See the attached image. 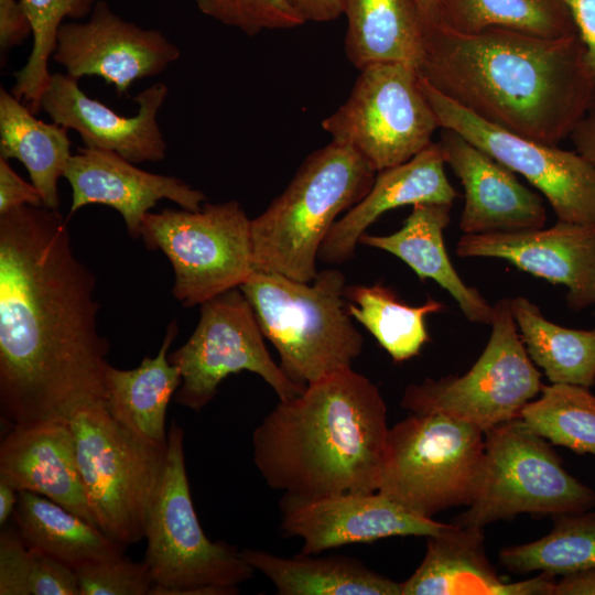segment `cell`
<instances>
[{
    "label": "cell",
    "mask_w": 595,
    "mask_h": 595,
    "mask_svg": "<svg viewBox=\"0 0 595 595\" xmlns=\"http://www.w3.org/2000/svg\"><path fill=\"white\" fill-rule=\"evenodd\" d=\"M95 289L57 209L0 215V409L11 425L68 422L104 401L109 343Z\"/></svg>",
    "instance_id": "6da1fadb"
},
{
    "label": "cell",
    "mask_w": 595,
    "mask_h": 595,
    "mask_svg": "<svg viewBox=\"0 0 595 595\" xmlns=\"http://www.w3.org/2000/svg\"><path fill=\"white\" fill-rule=\"evenodd\" d=\"M578 34L550 40L493 28L459 33L439 25L425 35L420 76L483 120L559 145L595 96Z\"/></svg>",
    "instance_id": "7a4b0ae2"
},
{
    "label": "cell",
    "mask_w": 595,
    "mask_h": 595,
    "mask_svg": "<svg viewBox=\"0 0 595 595\" xmlns=\"http://www.w3.org/2000/svg\"><path fill=\"white\" fill-rule=\"evenodd\" d=\"M388 432L378 387L348 368L279 400L253 430V463L270 488L288 495L372 493Z\"/></svg>",
    "instance_id": "3957f363"
},
{
    "label": "cell",
    "mask_w": 595,
    "mask_h": 595,
    "mask_svg": "<svg viewBox=\"0 0 595 595\" xmlns=\"http://www.w3.org/2000/svg\"><path fill=\"white\" fill-rule=\"evenodd\" d=\"M376 174L355 150L335 141L309 154L284 191L250 220L253 270L312 282L327 232L366 196Z\"/></svg>",
    "instance_id": "277c9868"
},
{
    "label": "cell",
    "mask_w": 595,
    "mask_h": 595,
    "mask_svg": "<svg viewBox=\"0 0 595 595\" xmlns=\"http://www.w3.org/2000/svg\"><path fill=\"white\" fill-rule=\"evenodd\" d=\"M345 288L338 269L318 271L312 282L253 271L240 286L294 383L306 387L351 368L360 355L364 338L348 313Z\"/></svg>",
    "instance_id": "5b68a950"
},
{
    "label": "cell",
    "mask_w": 595,
    "mask_h": 595,
    "mask_svg": "<svg viewBox=\"0 0 595 595\" xmlns=\"http://www.w3.org/2000/svg\"><path fill=\"white\" fill-rule=\"evenodd\" d=\"M486 476L483 430L442 413H412L389 428L377 491L432 518L470 506Z\"/></svg>",
    "instance_id": "8992f818"
},
{
    "label": "cell",
    "mask_w": 595,
    "mask_h": 595,
    "mask_svg": "<svg viewBox=\"0 0 595 595\" xmlns=\"http://www.w3.org/2000/svg\"><path fill=\"white\" fill-rule=\"evenodd\" d=\"M144 539L143 561L153 581L149 595H235L256 572L235 547L204 533L186 474L184 433L175 422Z\"/></svg>",
    "instance_id": "52a82bcc"
},
{
    "label": "cell",
    "mask_w": 595,
    "mask_h": 595,
    "mask_svg": "<svg viewBox=\"0 0 595 595\" xmlns=\"http://www.w3.org/2000/svg\"><path fill=\"white\" fill-rule=\"evenodd\" d=\"M95 521L121 545L139 542L166 462L167 444L144 440L96 401L68 419Z\"/></svg>",
    "instance_id": "ba28073f"
},
{
    "label": "cell",
    "mask_w": 595,
    "mask_h": 595,
    "mask_svg": "<svg viewBox=\"0 0 595 595\" xmlns=\"http://www.w3.org/2000/svg\"><path fill=\"white\" fill-rule=\"evenodd\" d=\"M484 435V488L453 524L484 529L520 513L553 517L595 508V491L569 474L551 443L520 418L493 426Z\"/></svg>",
    "instance_id": "9c48e42d"
},
{
    "label": "cell",
    "mask_w": 595,
    "mask_h": 595,
    "mask_svg": "<svg viewBox=\"0 0 595 595\" xmlns=\"http://www.w3.org/2000/svg\"><path fill=\"white\" fill-rule=\"evenodd\" d=\"M250 218L237 201L205 203L199 210L166 208L145 215L140 237L160 250L174 271V298L201 305L251 275Z\"/></svg>",
    "instance_id": "30bf717a"
},
{
    "label": "cell",
    "mask_w": 595,
    "mask_h": 595,
    "mask_svg": "<svg viewBox=\"0 0 595 595\" xmlns=\"http://www.w3.org/2000/svg\"><path fill=\"white\" fill-rule=\"evenodd\" d=\"M490 326L486 347L466 374L412 383L400 405L411 413H442L484 432L519 418L541 392V372L527 353L509 298L493 305Z\"/></svg>",
    "instance_id": "8fae6325"
},
{
    "label": "cell",
    "mask_w": 595,
    "mask_h": 595,
    "mask_svg": "<svg viewBox=\"0 0 595 595\" xmlns=\"http://www.w3.org/2000/svg\"><path fill=\"white\" fill-rule=\"evenodd\" d=\"M359 72L345 102L322 121L332 141L355 150L377 172L433 142L441 127L414 67L387 63Z\"/></svg>",
    "instance_id": "7c38bea8"
},
{
    "label": "cell",
    "mask_w": 595,
    "mask_h": 595,
    "mask_svg": "<svg viewBox=\"0 0 595 595\" xmlns=\"http://www.w3.org/2000/svg\"><path fill=\"white\" fill-rule=\"evenodd\" d=\"M182 382L175 402L201 411L231 374L250 371L261 377L286 400L305 387L290 380L270 356L256 314L240 288L231 289L199 305L198 323L186 343L169 355Z\"/></svg>",
    "instance_id": "4fadbf2b"
},
{
    "label": "cell",
    "mask_w": 595,
    "mask_h": 595,
    "mask_svg": "<svg viewBox=\"0 0 595 595\" xmlns=\"http://www.w3.org/2000/svg\"><path fill=\"white\" fill-rule=\"evenodd\" d=\"M441 129H450L523 176L549 202L558 220L595 225V165L576 151L513 133L469 112L420 76Z\"/></svg>",
    "instance_id": "5bb4252c"
},
{
    "label": "cell",
    "mask_w": 595,
    "mask_h": 595,
    "mask_svg": "<svg viewBox=\"0 0 595 595\" xmlns=\"http://www.w3.org/2000/svg\"><path fill=\"white\" fill-rule=\"evenodd\" d=\"M180 56L163 32L125 20L101 0L85 22L62 24L52 58L68 76L102 78L121 97L136 80L162 74Z\"/></svg>",
    "instance_id": "9a60e30c"
},
{
    "label": "cell",
    "mask_w": 595,
    "mask_h": 595,
    "mask_svg": "<svg viewBox=\"0 0 595 595\" xmlns=\"http://www.w3.org/2000/svg\"><path fill=\"white\" fill-rule=\"evenodd\" d=\"M280 510L284 536L301 539L302 553L313 555L391 537L437 536L451 524L418 515L378 491L318 498L284 494Z\"/></svg>",
    "instance_id": "2e32d148"
},
{
    "label": "cell",
    "mask_w": 595,
    "mask_h": 595,
    "mask_svg": "<svg viewBox=\"0 0 595 595\" xmlns=\"http://www.w3.org/2000/svg\"><path fill=\"white\" fill-rule=\"evenodd\" d=\"M461 258H497L567 289L574 311L595 305V225L558 220L551 227L510 232L464 234Z\"/></svg>",
    "instance_id": "e0dca14e"
},
{
    "label": "cell",
    "mask_w": 595,
    "mask_h": 595,
    "mask_svg": "<svg viewBox=\"0 0 595 595\" xmlns=\"http://www.w3.org/2000/svg\"><path fill=\"white\" fill-rule=\"evenodd\" d=\"M167 93L164 83L144 88L134 97L137 113L128 117L90 98L77 79L55 73L42 97L41 110L53 122L76 131L86 148L115 152L134 164L158 162L167 149L158 122Z\"/></svg>",
    "instance_id": "ac0fdd59"
},
{
    "label": "cell",
    "mask_w": 595,
    "mask_h": 595,
    "mask_svg": "<svg viewBox=\"0 0 595 595\" xmlns=\"http://www.w3.org/2000/svg\"><path fill=\"white\" fill-rule=\"evenodd\" d=\"M64 177L72 187L69 216L90 204H101L117 210L132 238H140L148 213L162 199L181 208L199 210L205 194L183 180L139 169L119 154L79 148L68 161Z\"/></svg>",
    "instance_id": "d6986e66"
},
{
    "label": "cell",
    "mask_w": 595,
    "mask_h": 595,
    "mask_svg": "<svg viewBox=\"0 0 595 595\" xmlns=\"http://www.w3.org/2000/svg\"><path fill=\"white\" fill-rule=\"evenodd\" d=\"M439 143L464 188L459 219L464 234L544 227L547 209L540 194L521 184L515 172L453 130L442 129Z\"/></svg>",
    "instance_id": "ffe728a7"
},
{
    "label": "cell",
    "mask_w": 595,
    "mask_h": 595,
    "mask_svg": "<svg viewBox=\"0 0 595 595\" xmlns=\"http://www.w3.org/2000/svg\"><path fill=\"white\" fill-rule=\"evenodd\" d=\"M0 480L42 495L95 524L68 422L12 425L0 444Z\"/></svg>",
    "instance_id": "44dd1931"
},
{
    "label": "cell",
    "mask_w": 595,
    "mask_h": 595,
    "mask_svg": "<svg viewBox=\"0 0 595 595\" xmlns=\"http://www.w3.org/2000/svg\"><path fill=\"white\" fill-rule=\"evenodd\" d=\"M439 142H432L410 160L378 171L366 196L338 218L327 232L318 259L342 264L356 252L360 237L382 214L423 203L453 204L457 196L445 174Z\"/></svg>",
    "instance_id": "7402d4cb"
},
{
    "label": "cell",
    "mask_w": 595,
    "mask_h": 595,
    "mask_svg": "<svg viewBox=\"0 0 595 595\" xmlns=\"http://www.w3.org/2000/svg\"><path fill=\"white\" fill-rule=\"evenodd\" d=\"M452 204L413 205L402 227L393 234H364L359 244L387 251L407 263L421 281L431 279L447 291L467 321L490 325L493 305L466 284L453 267L443 232L451 220Z\"/></svg>",
    "instance_id": "603a6c76"
},
{
    "label": "cell",
    "mask_w": 595,
    "mask_h": 595,
    "mask_svg": "<svg viewBox=\"0 0 595 595\" xmlns=\"http://www.w3.org/2000/svg\"><path fill=\"white\" fill-rule=\"evenodd\" d=\"M345 53L358 69L398 63L419 69L426 28L416 0H344Z\"/></svg>",
    "instance_id": "cb8c5ba5"
},
{
    "label": "cell",
    "mask_w": 595,
    "mask_h": 595,
    "mask_svg": "<svg viewBox=\"0 0 595 595\" xmlns=\"http://www.w3.org/2000/svg\"><path fill=\"white\" fill-rule=\"evenodd\" d=\"M177 333L173 321L156 356L144 357L133 369L108 364L105 370L104 402L109 413L138 436L158 444H167L166 410L182 382L167 354Z\"/></svg>",
    "instance_id": "d4e9b609"
},
{
    "label": "cell",
    "mask_w": 595,
    "mask_h": 595,
    "mask_svg": "<svg viewBox=\"0 0 595 595\" xmlns=\"http://www.w3.org/2000/svg\"><path fill=\"white\" fill-rule=\"evenodd\" d=\"M504 582L490 564L483 528L450 527L426 538V552L401 595H497Z\"/></svg>",
    "instance_id": "484cf974"
},
{
    "label": "cell",
    "mask_w": 595,
    "mask_h": 595,
    "mask_svg": "<svg viewBox=\"0 0 595 595\" xmlns=\"http://www.w3.org/2000/svg\"><path fill=\"white\" fill-rule=\"evenodd\" d=\"M246 562L269 578L280 595H401L394 582L348 556L291 558L245 549Z\"/></svg>",
    "instance_id": "4316f807"
},
{
    "label": "cell",
    "mask_w": 595,
    "mask_h": 595,
    "mask_svg": "<svg viewBox=\"0 0 595 595\" xmlns=\"http://www.w3.org/2000/svg\"><path fill=\"white\" fill-rule=\"evenodd\" d=\"M30 108L0 88V156L15 159L26 169L43 206L60 208L58 181L64 177L71 153L68 129L37 119Z\"/></svg>",
    "instance_id": "83f0119b"
},
{
    "label": "cell",
    "mask_w": 595,
    "mask_h": 595,
    "mask_svg": "<svg viewBox=\"0 0 595 595\" xmlns=\"http://www.w3.org/2000/svg\"><path fill=\"white\" fill-rule=\"evenodd\" d=\"M13 518L28 548L74 570L123 554L101 529L39 494L19 491Z\"/></svg>",
    "instance_id": "f1b7e54d"
},
{
    "label": "cell",
    "mask_w": 595,
    "mask_h": 595,
    "mask_svg": "<svg viewBox=\"0 0 595 595\" xmlns=\"http://www.w3.org/2000/svg\"><path fill=\"white\" fill-rule=\"evenodd\" d=\"M510 309L529 357L551 383L595 385V328L553 323L524 296L510 299Z\"/></svg>",
    "instance_id": "f546056e"
},
{
    "label": "cell",
    "mask_w": 595,
    "mask_h": 595,
    "mask_svg": "<svg viewBox=\"0 0 595 595\" xmlns=\"http://www.w3.org/2000/svg\"><path fill=\"white\" fill-rule=\"evenodd\" d=\"M345 299L349 315L376 338L396 363L420 354L431 339L425 317L445 310L442 302L432 298L421 305H409L394 290L381 283L346 285Z\"/></svg>",
    "instance_id": "4dcf8cb0"
},
{
    "label": "cell",
    "mask_w": 595,
    "mask_h": 595,
    "mask_svg": "<svg viewBox=\"0 0 595 595\" xmlns=\"http://www.w3.org/2000/svg\"><path fill=\"white\" fill-rule=\"evenodd\" d=\"M442 26L459 33L512 30L559 40L577 34L564 0H441Z\"/></svg>",
    "instance_id": "1f68e13d"
},
{
    "label": "cell",
    "mask_w": 595,
    "mask_h": 595,
    "mask_svg": "<svg viewBox=\"0 0 595 595\" xmlns=\"http://www.w3.org/2000/svg\"><path fill=\"white\" fill-rule=\"evenodd\" d=\"M499 563L513 573L565 575L595 566V511L553 516L551 531L526 544L505 547Z\"/></svg>",
    "instance_id": "d6a6232c"
},
{
    "label": "cell",
    "mask_w": 595,
    "mask_h": 595,
    "mask_svg": "<svg viewBox=\"0 0 595 595\" xmlns=\"http://www.w3.org/2000/svg\"><path fill=\"white\" fill-rule=\"evenodd\" d=\"M529 430L554 445L595 455V394L576 385L542 386L519 416Z\"/></svg>",
    "instance_id": "836d02e7"
},
{
    "label": "cell",
    "mask_w": 595,
    "mask_h": 595,
    "mask_svg": "<svg viewBox=\"0 0 595 595\" xmlns=\"http://www.w3.org/2000/svg\"><path fill=\"white\" fill-rule=\"evenodd\" d=\"M32 26V48L26 63L14 73L12 94L32 112L41 111L42 97L52 74L48 61L53 56L60 28L66 19L88 17L97 0H20Z\"/></svg>",
    "instance_id": "e575fe53"
},
{
    "label": "cell",
    "mask_w": 595,
    "mask_h": 595,
    "mask_svg": "<svg viewBox=\"0 0 595 595\" xmlns=\"http://www.w3.org/2000/svg\"><path fill=\"white\" fill-rule=\"evenodd\" d=\"M208 18L253 36L304 24L286 0H194Z\"/></svg>",
    "instance_id": "d590c367"
},
{
    "label": "cell",
    "mask_w": 595,
    "mask_h": 595,
    "mask_svg": "<svg viewBox=\"0 0 595 595\" xmlns=\"http://www.w3.org/2000/svg\"><path fill=\"white\" fill-rule=\"evenodd\" d=\"M75 571L80 595H149L153 585L147 563L123 554Z\"/></svg>",
    "instance_id": "8d00e7d4"
},
{
    "label": "cell",
    "mask_w": 595,
    "mask_h": 595,
    "mask_svg": "<svg viewBox=\"0 0 595 595\" xmlns=\"http://www.w3.org/2000/svg\"><path fill=\"white\" fill-rule=\"evenodd\" d=\"M32 553L18 529L0 533V595H30Z\"/></svg>",
    "instance_id": "74e56055"
},
{
    "label": "cell",
    "mask_w": 595,
    "mask_h": 595,
    "mask_svg": "<svg viewBox=\"0 0 595 595\" xmlns=\"http://www.w3.org/2000/svg\"><path fill=\"white\" fill-rule=\"evenodd\" d=\"M30 550L31 595H80L78 576L73 567L41 551Z\"/></svg>",
    "instance_id": "f35d334b"
},
{
    "label": "cell",
    "mask_w": 595,
    "mask_h": 595,
    "mask_svg": "<svg viewBox=\"0 0 595 595\" xmlns=\"http://www.w3.org/2000/svg\"><path fill=\"white\" fill-rule=\"evenodd\" d=\"M32 35L29 17L20 0H0L1 65L8 53Z\"/></svg>",
    "instance_id": "ab89813d"
},
{
    "label": "cell",
    "mask_w": 595,
    "mask_h": 595,
    "mask_svg": "<svg viewBox=\"0 0 595 595\" xmlns=\"http://www.w3.org/2000/svg\"><path fill=\"white\" fill-rule=\"evenodd\" d=\"M23 205L42 206V197L32 183L25 182L0 156V215Z\"/></svg>",
    "instance_id": "60d3db41"
},
{
    "label": "cell",
    "mask_w": 595,
    "mask_h": 595,
    "mask_svg": "<svg viewBox=\"0 0 595 595\" xmlns=\"http://www.w3.org/2000/svg\"><path fill=\"white\" fill-rule=\"evenodd\" d=\"M585 47V63L595 78V0H564Z\"/></svg>",
    "instance_id": "b9f144b4"
},
{
    "label": "cell",
    "mask_w": 595,
    "mask_h": 595,
    "mask_svg": "<svg viewBox=\"0 0 595 595\" xmlns=\"http://www.w3.org/2000/svg\"><path fill=\"white\" fill-rule=\"evenodd\" d=\"M304 22H331L344 12V0H286Z\"/></svg>",
    "instance_id": "7bdbcfd3"
},
{
    "label": "cell",
    "mask_w": 595,
    "mask_h": 595,
    "mask_svg": "<svg viewBox=\"0 0 595 595\" xmlns=\"http://www.w3.org/2000/svg\"><path fill=\"white\" fill-rule=\"evenodd\" d=\"M569 138L575 151L595 165V96Z\"/></svg>",
    "instance_id": "ee69618b"
},
{
    "label": "cell",
    "mask_w": 595,
    "mask_h": 595,
    "mask_svg": "<svg viewBox=\"0 0 595 595\" xmlns=\"http://www.w3.org/2000/svg\"><path fill=\"white\" fill-rule=\"evenodd\" d=\"M556 578L541 572L539 575L521 582L504 581L497 595H553Z\"/></svg>",
    "instance_id": "f6af8a7d"
},
{
    "label": "cell",
    "mask_w": 595,
    "mask_h": 595,
    "mask_svg": "<svg viewBox=\"0 0 595 595\" xmlns=\"http://www.w3.org/2000/svg\"><path fill=\"white\" fill-rule=\"evenodd\" d=\"M553 595H595V566L562 575Z\"/></svg>",
    "instance_id": "bcb514c9"
},
{
    "label": "cell",
    "mask_w": 595,
    "mask_h": 595,
    "mask_svg": "<svg viewBox=\"0 0 595 595\" xmlns=\"http://www.w3.org/2000/svg\"><path fill=\"white\" fill-rule=\"evenodd\" d=\"M19 491L10 484L0 480V526L13 516L18 504Z\"/></svg>",
    "instance_id": "7dc6e473"
},
{
    "label": "cell",
    "mask_w": 595,
    "mask_h": 595,
    "mask_svg": "<svg viewBox=\"0 0 595 595\" xmlns=\"http://www.w3.org/2000/svg\"><path fill=\"white\" fill-rule=\"evenodd\" d=\"M426 33L441 24V0H416Z\"/></svg>",
    "instance_id": "c3c4849f"
}]
</instances>
